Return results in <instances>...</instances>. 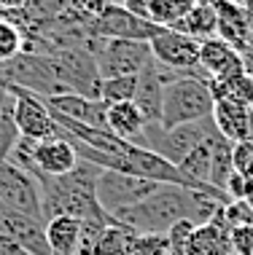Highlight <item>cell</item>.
Instances as JSON below:
<instances>
[{"instance_id": "cell-38", "label": "cell", "mask_w": 253, "mask_h": 255, "mask_svg": "<svg viewBox=\"0 0 253 255\" xmlns=\"http://www.w3.org/2000/svg\"><path fill=\"white\" fill-rule=\"evenodd\" d=\"M108 3H113V5H121V3H124V0H108Z\"/></svg>"}, {"instance_id": "cell-2", "label": "cell", "mask_w": 253, "mask_h": 255, "mask_svg": "<svg viewBox=\"0 0 253 255\" xmlns=\"http://www.w3.org/2000/svg\"><path fill=\"white\" fill-rule=\"evenodd\" d=\"M100 167L89 161H78V167L65 177H40V210L43 220L67 215L78 220H97V223H111L105 210L97 202L94 185L100 177Z\"/></svg>"}, {"instance_id": "cell-9", "label": "cell", "mask_w": 253, "mask_h": 255, "mask_svg": "<svg viewBox=\"0 0 253 255\" xmlns=\"http://www.w3.org/2000/svg\"><path fill=\"white\" fill-rule=\"evenodd\" d=\"M0 242L22 247L30 255H51L46 242V223L40 218L24 215L19 210L0 204Z\"/></svg>"}, {"instance_id": "cell-21", "label": "cell", "mask_w": 253, "mask_h": 255, "mask_svg": "<svg viewBox=\"0 0 253 255\" xmlns=\"http://www.w3.org/2000/svg\"><path fill=\"white\" fill-rule=\"evenodd\" d=\"M170 30H178V32H183V35H189V38H194L202 43V40L216 35L218 13H216V8H208V5H194V8H191L181 22H175Z\"/></svg>"}, {"instance_id": "cell-20", "label": "cell", "mask_w": 253, "mask_h": 255, "mask_svg": "<svg viewBox=\"0 0 253 255\" xmlns=\"http://www.w3.org/2000/svg\"><path fill=\"white\" fill-rule=\"evenodd\" d=\"M208 86L216 102L227 100V102L253 108V78L248 73H237V75H229V78H213Z\"/></svg>"}, {"instance_id": "cell-7", "label": "cell", "mask_w": 253, "mask_h": 255, "mask_svg": "<svg viewBox=\"0 0 253 255\" xmlns=\"http://www.w3.org/2000/svg\"><path fill=\"white\" fill-rule=\"evenodd\" d=\"M89 32L105 40H146V43H151L162 32V27L129 13L124 5L108 3V8L89 22Z\"/></svg>"}, {"instance_id": "cell-1", "label": "cell", "mask_w": 253, "mask_h": 255, "mask_svg": "<svg viewBox=\"0 0 253 255\" xmlns=\"http://www.w3.org/2000/svg\"><path fill=\"white\" fill-rule=\"evenodd\" d=\"M221 204L227 202H218L200 191H189L181 185H159V191L151 194L146 202L119 212L113 220L129 226L143 237H165L178 220H194L197 226L210 223L213 215L221 210Z\"/></svg>"}, {"instance_id": "cell-29", "label": "cell", "mask_w": 253, "mask_h": 255, "mask_svg": "<svg viewBox=\"0 0 253 255\" xmlns=\"http://www.w3.org/2000/svg\"><path fill=\"white\" fill-rule=\"evenodd\" d=\"M218 215H221L227 229H235V226L253 223V207H251V202H227L218 210Z\"/></svg>"}, {"instance_id": "cell-5", "label": "cell", "mask_w": 253, "mask_h": 255, "mask_svg": "<svg viewBox=\"0 0 253 255\" xmlns=\"http://www.w3.org/2000/svg\"><path fill=\"white\" fill-rule=\"evenodd\" d=\"M11 94H13V124L19 129V137L32 142H46V140H57L65 137L62 127L54 121L49 105L43 97L27 92V89L11 84Z\"/></svg>"}, {"instance_id": "cell-3", "label": "cell", "mask_w": 253, "mask_h": 255, "mask_svg": "<svg viewBox=\"0 0 253 255\" xmlns=\"http://www.w3.org/2000/svg\"><path fill=\"white\" fill-rule=\"evenodd\" d=\"M213 94L210 86L200 78H175L165 86V100H162V129H175L183 124H194L213 119Z\"/></svg>"}, {"instance_id": "cell-6", "label": "cell", "mask_w": 253, "mask_h": 255, "mask_svg": "<svg viewBox=\"0 0 253 255\" xmlns=\"http://www.w3.org/2000/svg\"><path fill=\"white\" fill-rule=\"evenodd\" d=\"M100 78H127V75H140L154 62L151 46L146 40H105L94 51Z\"/></svg>"}, {"instance_id": "cell-8", "label": "cell", "mask_w": 253, "mask_h": 255, "mask_svg": "<svg viewBox=\"0 0 253 255\" xmlns=\"http://www.w3.org/2000/svg\"><path fill=\"white\" fill-rule=\"evenodd\" d=\"M0 204L43 220L40 188H38L35 177H30L24 169H19L16 164H11L8 158H0Z\"/></svg>"}, {"instance_id": "cell-12", "label": "cell", "mask_w": 253, "mask_h": 255, "mask_svg": "<svg viewBox=\"0 0 253 255\" xmlns=\"http://www.w3.org/2000/svg\"><path fill=\"white\" fill-rule=\"evenodd\" d=\"M200 67L210 75V81L245 73L243 54L237 49H232L227 40H221L218 35H213V38H208V40L200 43Z\"/></svg>"}, {"instance_id": "cell-32", "label": "cell", "mask_w": 253, "mask_h": 255, "mask_svg": "<svg viewBox=\"0 0 253 255\" xmlns=\"http://www.w3.org/2000/svg\"><path fill=\"white\" fill-rule=\"evenodd\" d=\"M232 161H235V172L248 175L253 167V140L232 142Z\"/></svg>"}, {"instance_id": "cell-13", "label": "cell", "mask_w": 253, "mask_h": 255, "mask_svg": "<svg viewBox=\"0 0 253 255\" xmlns=\"http://www.w3.org/2000/svg\"><path fill=\"white\" fill-rule=\"evenodd\" d=\"M51 113L65 116V119L84 124L92 129H105V105L100 100H86L81 94H59V97H49L46 100ZM108 132V129H105Z\"/></svg>"}, {"instance_id": "cell-39", "label": "cell", "mask_w": 253, "mask_h": 255, "mask_svg": "<svg viewBox=\"0 0 253 255\" xmlns=\"http://www.w3.org/2000/svg\"><path fill=\"white\" fill-rule=\"evenodd\" d=\"M251 207H253V199H251Z\"/></svg>"}, {"instance_id": "cell-16", "label": "cell", "mask_w": 253, "mask_h": 255, "mask_svg": "<svg viewBox=\"0 0 253 255\" xmlns=\"http://www.w3.org/2000/svg\"><path fill=\"white\" fill-rule=\"evenodd\" d=\"M146 127L148 121L135 102H119V105H108L105 110V129L124 142L140 145V137L146 132Z\"/></svg>"}, {"instance_id": "cell-10", "label": "cell", "mask_w": 253, "mask_h": 255, "mask_svg": "<svg viewBox=\"0 0 253 255\" xmlns=\"http://www.w3.org/2000/svg\"><path fill=\"white\" fill-rule=\"evenodd\" d=\"M151 57L156 65L167 67L175 73H189L200 67V40L183 35L178 30L162 27V32L156 35L151 43Z\"/></svg>"}, {"instance_id": "cell-35", "label": "cell", "mask_w": 253, "mask_h": 255, "mask_svg": "<svg viewBox=\"0 0 253 255\" xmlns=\"http://www.w3.org/2000/svg\"><path fill=\"white\" fill-rule=\"evenodd\" d=\"M221 3H227V0H197V5H208V8H218Z\"/></svg>"}, {"instance_id": "cell-23", "label": "cell", "mask_w": 253, "mask_h": 255, "mask_svg": "<svg viewBox=\"0 0 253 255\" xmlns=\"http://www.w3.org/2000/svg\"><path fill=\"white\" fill-rule=\"evenodd\" d=\"M216 137H213V140H208V142H202V145H197L181 164H178V169H181L191 183L210 185V158H213V142H216Z\"/></svg>"}, {"instance_id": "cell-15", "label": "cell", "mask_w": 253, "mask_h": 255, "mask_svg": "<svg viewBox=\"0 0 253 255\" xmlns=\"http://www.w3.org/2000/svg\"><path fill=\"white\" fill-rule=\"evenodd\" d=\"M213 124H216L218 134L227 137L229 142L253 140V108L218 100L213 105Z\"/></svg>"}, {"instance_id": "cell-18", "label": "cell", "mask_w": 253, "mask_h": 255, "mask_svg": "<svg viewBox=\"0 0 253 255\" xmlns=\"http://www.w3.org/2000/svg\"><path fill=\"white\" fill-rule=\"evenodd\" d=\"M81 231H84V220L78 218L59 215L46 220V242L51 247V255H78Z\"/></svg>"}, {"instance_id": "cell-14", "label": "cell", "mask_w": 253, "mask_h": 255, "mask_svg": "<svg viewBox=\"0 0 253 255\" xmlns=\"http://www.w3.org/2000/svg\"><path fill=\"white\" fill-rule=\"evenodd\" d=\"M218 13V30L216 35L221 40H227L232 49L237 51H245V46H248V38H251V30H253V13L245 8V5H237L227 0V3H221L216 8Z\"/></svg>"}, {"instance_id": "cell-19", "label": "cell", "mask_w": 253, "mask_h": 255, "mask_svg": "<svg viewBox=\"0 0 253 255\" xmlns=\"http://www.w3.org/2000/svg\"><path fill=\"white\" fill-rule=\"evenodd\" d=\"M183 255H232L229 231L216 223H202L191 234Z\"/></svg>"}, {"instance_id": "cell-4", "label": "cell", "mask_w": 253, "mask_h": 255, "mask_svg": "<svg viewBox=\"0 0 253 255\" xmlns=\"http://www.w3.org/2000/svg\"><path fill=\"white\" fill-rule=\"evenodd\" d=\"M156 191H159V183L143 180V177H135V175H124V172H111V169H102L97 177V185H94L97 202L108 218H116L119 212L132 210L135 204L146 202Z\"/></svg>"}, {"instance_id": "cell-37", "label": "cell", "mask_w": 253, "mask_h": 255, "mask_svg": "<svg viewBox=\"0 0 253 255\" xmlns=\"http://www.w3.org/2000/svg\"><path fill=\"white\" fill-rule=\"evenodd\" d=\"M232 3H237V5H245V3H248V0H232Z\"/></svg>"}, {"instance_id": "cell-17", "label": "cell", "mask_w": 253, "mask_h": 255, "mask_svg": "<svg viewBox=\"0 0 253 255\" xmlns=\"http://www.w3.org/2000/svg\"><path fill=\"white\" fill-rule=\"evenodd\" d=\"M162 100H165V81H162L159 70H156V62L146 67L138 75V89H135V105L148 124H159L162 119Z\"/></svg>"}, {"instance_id": "cell-34", "label": "cell", "mask_w": 253, "mask_h": 255, "mask_svg": "<svg viewBox=\"0 0 253 255\" xmlns=\"http://www.w3.org/2000/svg\"><path fill=\"white\" fill-rule=\"evenodd\" d=\"M27 0H0V11L3 13H16V11H24Z\"/></svg>"}, {"instance_id": "cell-33", "label": "cell", "mask_w": 253, "mask_h": 255, "mask_svg": "<svg viewBox=\"0 0 253 255\" xmlns=\"http://www.w3.org/2000/svg\"><path fill=\"white\" fill-rule=\"evenodd\" d=\"M124 8L129 13H135V16H140V19H146V22H151V0H124Z\"/></svg>"}, {"instance_id": "cell-11", "label": "cell", "mask_w": 253, "mask_h": 255, "mask_svg": "<svg viewBox=\"0 0 253 255\" xmlns=\"http://www.w3.org/2000/svg\"><path fill=\"white\" fill-rule=\"evenodd\" d=\"M78 167V156L65 137L46 142H32V169L30 177H65Z\"/></svg>"}, {"instance_id": "cell-36", "label": "cell", "mask_w": 253, "mask_h": 255, "mask_svg": "<svg viewBox=\"0 0 253 255\" xmlns=\"http://www.w3.org/2000/svg\"><path fill=\"white\" fill-rule=\"evenodd\" d=\"M245 51L253 54V30H251V38H248V46H245Z\"/></svg>"}, {"instance_id": "cell-27", "label": "cell", "mask_w": 253, "mask_h": 255, "mask_svg": "<svg viewBox=\"0 0 253 255\" xmlns=\"http://www.w3.org/2000/svg\"><path fill=\"white\" fill-rule=\"evenodd\" d=\"M135 89H138V75H127V78H108L100 86V102L102 105H119V102H132Z\"/></svg>"}, {"instance_id": "cell-30", "label": "cell", "mask_w": 253, "mask_h": 255, "mask_svg": "<svg viewBox=\"0 0 253 255\" xmlns=\"http://www.w3.org/2000/svg\"><path fill=\"white\" fill-rule=\"evenodd\" d=\"M194 229H197L194 220H178L173 229L165 234L167 247H170V255H183V253H186V245H189V239H191V234H194Z\"/></svg>"}, {"instance_id": "cell-22", "label": "cell", "mask_w": 253, "mask_h": 255, "mask_svg": "<svg viewBox=\"0 0 253 255\" xmlns=\"http://www.w3.org/2000/svg\"><path fill=\"white\" fill-rule=\"evenodd\" d=\"M138 239H140L138 231H132L129 226L111 218V223L105 226L97 247H94V255H129Z\"/></svg>"}, {"instance_id": "cell-40", "label": "cell", "mask_w": 253, "mask_h": 255, "mask_svg": "<svg viewBox=\"0 0 253 255\" xmlns=\"http://www.w3.org/2000/svg\"><path fill=\"white\" fill-rule=\"evenodd\" d=\"M0 16H3V11H0Z\"/></svg>"}, {"instance_id": "cell-26", "label": "cell", "mask_w": 253, "mask_h": 255, "mask_svg": "<svg viewBox=\"0 0 253 255\" xmlns=\"http://www.w3.org/2000/svg\"><path fill=\"white\" fill-rule=\"evenodd\" d=\"M197 5V0H151V22L159 27H173Z\"/></svg>"}, {"instance_id": "cell-24", "label": "cell", "mask_w": 253, "mask_h": 255, "mask_svg": "<svg viewBox=\"0 0 253 255\" xmlns=\"http://www.w3.org/2000/svg\"><path fill=\"white\" fill-rule=\"evenodd\" d=\"M235 175V161H232V142L218 134L213 142V158H210V185L218 191L227 188L229 177ZM227 194V191H224Z\"/></svg>"}, {"instance_id": "cell-28", "label": "cell", "mask_w": 253, "mask_h": 255, "mask_svg": "<svg viewBox=\"0 0 253 255\" xmlns=\"http://www.w3.org/2000/svg\"><path fill=\"white\" fill-rule=\"evenodd\" d=\"M19 140V129L13 124V100L0 108V158H8L11 148Z\"/></svg>"}, {"instance_id": "cell-31", "label": "cell", "mask_w": 253, "mask_h": 255, "mask_svg": "<svg viewBox=\"0 0 253 255\" xmlns=\"http://www.w3.org/2000/svg\"><path fill=\"white\" fill-rule=\"evenodd\" d=\"M229 247L232 255H253V223L229 229Z\"/></svg>"}, {"instance_id": "cell-25", "label": "cell", "mask_w": 253, "mask_h": 255, "mask_svg": "<svg viewBox=\"0 0 253 255\" xmlns=\"http://www.w3.org/2000/svg\"><path fill=\"white\" fill-rule=\"evenodd\" d=\"M24 54V35L22 27L16 22H11L8 16H0V67H5L8 62Z\"/></svg>"}]
</instances>
